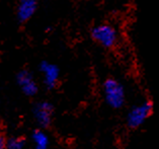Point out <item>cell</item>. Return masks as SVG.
I'll list each match as a JSON object with an SVG mask.
<instances>
[{"mask_svg": "<svg viewBox=\"0 0 159 149\" xmlns=\"http://www.w3.org/2000/svg\"><path fill=\"white\" fill-rule=\"evenodd\" d=\"M104 97L107 105L114 109L122 108L125 104V89L114 78H108L103 83Z\"/></svg>", "mask_w": 159, "mask_h": 149, "instance_id": "6da1fadb", "label": "cell"}, {"mask_svg": "<svg viewBox=\"0 0 159 149\" xmlns=\"http://www.w3.org/2000/svg\"><path fill=\"white\" fill-rule=\"evenodd\" d=\"M153 111V104L150 100L144 101L141 105L132 108V109L128 114L127 123L130 128H138L147 120L151 113Z\"/></svg>", "mask_w": 159, "mask_h": 149, "instance_id": "7a4b0ae2", "label": "cell"}, {"mask_svg": "<svg viewBox=\"0 0 159 149\" xmlns=\"http://www.w3.org/2000/svg\"><path fill=\"white\" fill-rule=\"evenodd\" d=\"M91 36L94 40L103 46L104 48H111L117 43V32L111 26L100 25L95 26L91 32Z\"/></svg>", "mask_w": 159, "mask_h": 149, "instance_id": "3957f363", "label": "cell"}, {"mask_svg": "<svg viewBox=\"0 0 159 149\" xmlns=\"http://www.w3.org/2000/svg\"><path fill=\"white\" fill-rule=\"evenodd\" d=\"M53 105L48 101H42L34 105V115L42 128H47L52 121Z\"/></svg>", "mask_w": 159, "mask_h": 149, "instance_id": "277c9868", "label": "cell"}, {"mask_svg": "<svg viewBox=\"0 0 159 149\" xmlns=\"http://www.w3.org/2000/svg\"><path fill=\"white\" fill-rule=\"evenodd\" d=\"M17 83L21 87L25 95L33 96L38 91L37 83L34 82L33 75L26 70H22L17 74Z\"/></svg>", "mask_w": 159, "mask_h": 149, "instance_id": "5b68a950", "label": "cell"}, {"mask_svg": "<svg viewBox=\"0 0 159 149\" xmlns=\"http://www.w3.org/2000/svg\"><path fill=\"white\" fill-rule=\"evenodd\" d=\"M41 71L44 74V82L48 88L55 87L59 78V69L56 65L50 64L48 62H42L40 65Z\"/></svg>", "mask_w": 159, "mask_h": 149, "instance_id": "8992f818", "label": "cell"}, {"mask_svg": "<svg viewBox=\"0 0 159 149\" xmlns=\"http://www.w3.org/2000/svg\"><path fill=\"white\" fill-rule=\"evenodd\" d=\"M37 9V0H20L17 8L19 21H26L33 16Z\"/></svg>", "mask_w": 159, "mask_h": 149, "instance_id": "52a82bcc", "label": "cell"}, {"mask_svg": "<svg viewBox=\"0 0 159 149\" xmlns=\"http://www.w3.org/2000/svg\"><path fill=\"white\" fill-rule=\"evenodd\" d=\"M33 140L34 144V149H48L49 138L43 131H34L33 134Z\"/></svg>", "mask_w": 159, "mask_h": 149, "instance_id": "ba28073f", "label": "cell"}, {"mask_svg": "<svg viewBox=\"0 0 159 149\" xmlns=\"http://www.w3.org/2000/svg\"><path fill=\"white\" fill-rule=\"evenodd\" d=\"M25 145V140L21 137H12L6 141L7 149H22Z\"/></svg>", "mask_w": 159, "mask_h": 149, "instance_id": "9c48e42d", "label": "cell"}, {"mask_svg": "<svg viewBox=\"0 0 159 149\" xmlns=\"http://www.w3.org/2000/svg\"><path fill=\"white\" fill-rule=\"evenodd\" d=\"M0 149H6V140L1 133H0Z\"/></svg>", "mask_w": 159, "mask_h": 149, "instance_id": "30bf717a", "label": "cell"}]
</instances>
